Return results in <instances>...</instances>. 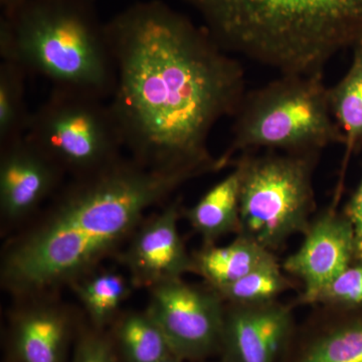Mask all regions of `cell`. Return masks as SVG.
<instances>
[{
  "mask_svg": "<svg viewBox=\"0 0 362 362\" xmlns=\"http://www.w3.org/2000/svg\"><path fill=\"white\" fill-rule=\"evenodd\" d=\"M106 30L116 71L108 103L130 157L197 176L218 169L209 135L247 93L238 59L161 0L136 2Z\"/></svg>",
  "mask_w": 362,
  "mask_h": 362,
  "instance_id": "cell-1",
  "label": "cell"
},
{
  "mask_svg": "<svg viewBox=\"0 0 362 362\" xmlns=\"http://www.w3.org/2000/svg\"><path fill=\"white\" fill-rule=\"evenodd\" d=\"M194 173L152 169L132 157L75 177L37 226L7 247L2 282L18 295L74 283L129 239L151 207Z\"/></svg>",
  "mask_w": 362,
  "mask_h": 362,
  "instance_id": "cell-2",
  "label": "cell"
},
{
  "mask_svg": "<svg viewBox=\"0 0 362 362\" xmlns=\"http://www.w3.org/2000/svg\"><path fill=\"white\" fill-rule=\"evenodd\" d=\"M223 51L290 74L322 73L362 42V0H183Z\"/></svg>",
  "mask_w": 362,
  "mask_h": 362,
  "instance_id": "cell-3",
  "label": "cell"
},
{
  "mask_svg": "<svg viewBox=\"0 0 362 362\" xmlns=\"http://www.w3.org/2000/svg\"><path fill=\"white\" fill-rule=\"evenodd\" d=\"M1 8V61L52 89L110 100L115 65L95 0H18Z\"/></svg>",
  "mask_w": 362,
  "mask_h": 362,
  "instance_id": "cell-4",
  "label": "cell"
},
{
  "mask_svg": "<svg viewBox=\"0 0 362 362\" xmlns=\"http://www.w3.org/2000/svg\"><path fill=\"white\" fill-rule=\"evenodd\" d=\"M233 139L218 169L235 152L281 150L286 153H318L344 144L341 129L331 113L322 73L290 74L246 93L235 112Z\"/></svg>",
  "mask_w": 362,
  "mask_h": 362,
  "instance_id": "cell-5",
  "label": "cell"
},
{
  "mask_svg": "<svg viewBox=\"0 0 362 362\" xmlns=\"http://www.w3.org/2000/svg\"><path fill=\"white\" fill-rule=\"evenodd\" d=\"M318 153L255 156L235 162L240 176V233L273 252L310 226Z\"/></svg>",
  "mask_w": 362,
  "mask_h": 362,
  "instance_id": "cell-6",
  "label": "cell"
},
{
  "mask_svg": "<svg viewBox=\"0 0 362 362\" xmlns=\"http://www.w3.org/2000/svg\"><path fill=\"white\" fill-rule=\"evenodd\" d=\"M25 136L74 177L108 168L125 148L108 101L69 90L52 89Z\"/></svg>",
  "mask_w": 362,
  "mask_h": 362,
  "instance_id": "cell-7",
  "label": "cell"
},
{
  "mask_svg": "<svg viewBox=\"0 0 362 362\" xmlns=\"http://www.w3.org/2000/svg\"><path fill=\"white\" fill-rule=\"evenodd\" d=\"M147 313L165 335L175 356L202 361L220 354L226 307L218 293L181 279L151 288Z\"/></svg>",
  "mask_w": 362,
  "mask_h": 362,
  "instance_id": "cell-8",
  "label": "cell"
},
{
  "mask_svg": "<svg viewBox=\"0 0 362 362\" xmlns=\"http://www.w3.org/2000/svg\"><path fill=\"white\" fill-rule=\"evenodd\" d=\"M180 213V199L169 202L143 221L129 238L121 259L133 285L151 289L195 273L194 257L188 254L178 230Z\"/></svg>",
  "mask_w": 362,
  "mask_h": 362,
  "instance_id": "cell-9",
  "label": "cell"
},
{
  "mask_svg": "<svg viewBox=\"0 0 362 362\" xmlns=\"http://www.w3.org/2000/svg\"><path fill=\"white\" fill-rule=\"evenodd\" d=\"M291 309L278 301L226 307L221 362H282L294 337Z\"/></svg>",
  "mask_w": 362,
  "mask_h": 362,
  "instance_id": "cell-10",
  "label": "cell"
},
{
  "mask_svg": "<svg viewBox=\"0 0 362 362\" xmlns=\"http://www.w3.org/2000/svg\"><path fill=\"white\" fill-rule=\"evenodd\" d=\"M304 235L283 270L303 282L302 302L313 304L324 288L356 262V240L349 218L333 209L312 221Z\"/></svg>",
  "mask_w": 362,
  "mask_h": 362,
  "instance_id": "cell-11",
  "label": "cell"
},
{
  "mask_svg": "<svg viewBox=\"0 0 362 362\" xmlns=\"http://www.w3.org/2000/svg\"><path fill=\"white\" fill-rule=\"evenodd\" d=\"M65 175L26 136L0 146V211L9 223L32 216Z\"/></svg>",
  "mask_w": 362,
  "mask_h": 362,
  "instance_id": "cell-12",
  "label": "cell"
},
{
  "mask_svg": "<svg viewBox=\"0 0 362 362\" xmlns=\"http://www.w3.org/2000/svg\"><path fill=\"white\" fill-rule=\"evenodd\" d=\"M71 319L56 305L26 307L14 319L11 346L16 362H64Z\"/></svg>",
  "mask_w": 362,
  "mask_h": 362,
  "instance_id": "cell-13",
  "label": "cell"
},
{
  "mask_svg": "<svg viewBox=\"0 0 362 362\" xmlns=\"http://www.w3.org/2000/svg\"><path fill=\"white\" fill-rule=\"evenodd\" d=\"M194 257L195 274L220 289L275 259L271 251L242 235L226 246L206 244Z\"/></svg>",
  "mask_w": 362,
  "mask_h": 362,
  "instance_id": "cell-14",
  "label": "cell"
},
{
  "mask_svg": "<svg viewBox=\"0 0 362 362\" xmlns=\"http://www.w3.org/2000/svg\"><path fill=\"white\" fill-rule=\"evenodd\" d=\"M190 226L206 240L240 233V176L237 169L218 181L185 211Z\"/></svg>",
  "mask_w": 362,
  "mask_h": 362,
  "instance_id": "cell-15",
  "label": "cell"
},
{
  "mask_svg": "<svg viewBox=\"0 0 362 362\" xmlns=\"http://www.w3.org/2000/svg\"><path fill=\"white\" fill-rule=\"evenodd\" d=\"M341 314L305 343L291 362H362V311Z\"/></svg>",
  "mask_w": 362,
  "mask_h": 362,
  "instance_id": "cell-16",
  "label": "cell"
},
{
  "mask_svg": "<svg viewBox=\"0 0 362 362\" xmlns=\"http://www.w3.org/2000/svg\"><path fill=\"white\" fill-rule=\"evenodd\" d=\"M344 77L328 88L331 113L344 135L347 153L362 145V42L352 49Z\"/></svg>",
  "mask_w": 362,
  "mask_h": 362,
  "instance_id": "cell-17",
  "label": "cell"
},
{
  "mask_svg": "<svg viewBox=\"0 0 362 362\" xmlns=\"http://www.w3.org/2000/svg\"><path fill=\"white\" fill-rule=\"evenodd\" d=\"M73 285L97 328L104 327L113 320L133 286L129 276L125 277L115 271L90 272Z\"/></svg>",
  "mask_w": 362,
  "mask_h": 362,
  "instance_id": "cell-18",
  "label": "cell"
},
{
  "mask_svg": "<svg viewBox=\"0 0 362 362\" xmlns=\"http://www.w3.org/2000/svg\"><path fill=\"white\" fill-rule=\"evenodd\" d=\"M117 340L126 362H158L175 356L156 321L146 311L121 319Z\"/></svg>",
  "mask_w": 362,
  "mask_h": 362,
  "instance_id": "cell-19",
  "label": "cell"
},
{
  "mask_svg": "<svg viewBox=\"0 0 362 362\" xmlns=\"http://www.w3.org/2000/svg\"><path fill=\"white\" fill-rule=\"evenodd\" d=\"M28 73L8 61L0 63V146L25 137L30 117L25 101Z\"/></svg>",
  "mask_w": 362,
  "mask_h": 362,
  "instance_id": "cell-20",
  "label": "cell"
},
{
  "mask_svg": "<svg viewBox=\"0 0 362 362\" xmlns=\"http://www.w3.org/2000/svg\"><path fill=\"white\" fill-rule=\"evenodd\" d=\"M289 286V281L275 259L216 291L228 304L258 305L277 301Z\"/></svg>",
  "mask_w": 362,
  "mask_h": 362,
  "instance_id": "cell-21",
  "label": "cell"
},
{
  "mask_svg": "<svg viewBox=\"0 0 362 362\" xmlns=\"http://www.w3.org/2000/svg\"><path fill=\"white\" fill-rule=\"evenodd\" d=\"M315 303L333 307L340 313L362 311V262H354L333 279Z\"/></svg>",
  "mask_w": 362,
  "mask_h": 362,
  "instance_id": "cell-22",
  "label": "cell"
},
{
  "mask_svg": "<svg viewBox=\"0 0 362 362\" xmlns=\"http://www.w3.org/2000/svg\"><path fill=\"white\" fill-rule=\"evenodd\" d=\"M73 362H117L113 345L99 333H87L81 338Z\"/></svg>",
  "mask_w": 362,
  "mask_h": 362,
  "instance_id": "cell-23",
  "label": "cell"
},
{
  "mask_svg": "<svg viewBox=\"0 0 362 362\" xmlns=\"http://www.w3.org/2000/svg\"><path fill=\"white\" fill-rule=\"evenodd\" d=\"M354 228L356 262H362V178L356 192L345 206L344 213Z\"/></svg>",
  "mask_w": 362,
  "mask_h": 362,
  "instance_id": "cell-24",
  "label": "cell"
},
{
  "mask_svg": "<svg viewBox=\"0 0 362 362\" xmlns=\"http://www.w3.org/2000/svg\"><path fill=\"white\" fill-rule=\"evenodd\" d=\"M158 362H185L182 359H180V357L173 356L168 357V358L163 359V361H160Z\"/></svg>",
  "mask_w": 362,
  "mask_h": 362,
  "instance_id": "cell-25",
  "label": "cell"
},
{
  "mask_svg": "<svg viewBox=\"0 0 362 362\" xmlns=\"http://www.w3.org/2000/svg\"><path fill=\"white\" fill-rule=\"evenodd\" d=\"M18 1V0H0V4L1 7L9 6V4H13V2Z\"/></svg>",
  "mask_w": 362,
  "mask_h": 362,
  "instance_id": "cell-26",
  "label": "cell"
}]
</instances>
